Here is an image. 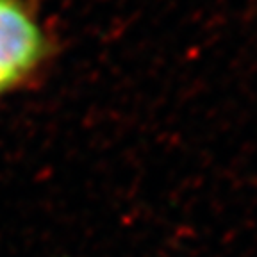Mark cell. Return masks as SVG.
Returning <instances> with one entry per match:
<instances>
[{
  "mask_svg": "<svg viewBox=\"0 0 257 257\" xmlns=\"http://www.w3.org/2000/svg\"><path fill=\"white\" fill-rule=\"evenodd\" d=\"M45 50L40 27L18 0H0V93L36 68Z\"/></svg>",
  "mask_w": 257,
  "mask_h": 257,
  "instance_id": "1",
  "label": "cell"
}]
</instances>
